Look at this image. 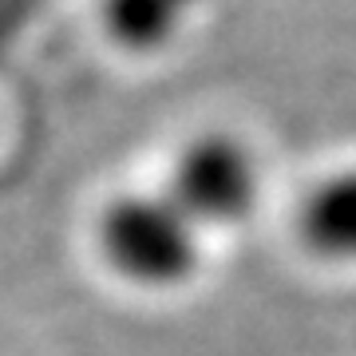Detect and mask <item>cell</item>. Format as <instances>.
<instances>
[{"label": "cell", "mask_w": 356, "mask_h": 356, "mask_svg": "<svg viewBox=\"0 0 356 356\" xmlns=\"http://www.w3.org/2000/svg\"><path fill=\"white\" fill-rule=\"evenodd\" d=\"M175 198L194 226H234L257 202L254 154L229 135H202L186 143L170 175Z\"/></svg>", "instance_id": "cell-2"}, {"label": "cell", "mask_w": 356, "mask_h": 356, "mask_svg": "<svg viewBox=\"0 0 356 356\" xmlns=\"http://www.w3.org/2000/svg\"><path fill=\"white\" fill-rule=\"evenodd\" d=\"M301 238L329 261H356V170H341L309 194Z\"/></svg>", "instance_id": "cell-3"}, {"label": "cell", "mask_w": 356, "mask_h": 356, "mask_svg": "<svg viewBox=\"0 0 356 356\" xmlns=\"http://www.w3.org/2000/svg\"><path fill=\"white\" fill-rule=\"evenodd\" d=\"M202 0H107L103 20L123 48L131 51H151L178 32V24L194 13Z\"/></svg>", "instance_id": "cell-4"}, {"label": "cell", "mask_w": 356, "mask_h": 356, "mask_svg": "<svg viewBox=\"0 0 356 356\" xmlns=\"http://www.w3.org/2000/svg\"><path fill=\"white\" fill-rule=\"evenodd\" d=\"M103 254L135 285L170 289L198 266V226L170 194H127L103 214Z\"/></svg>", "instance_id": "cell-1"}]
</instances>
